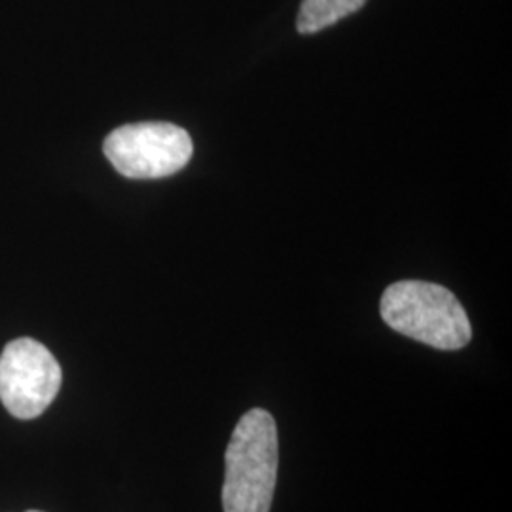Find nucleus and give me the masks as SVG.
Returning a JSON list of instances; mask_svg holds the SVG:
<instances>
[{"label": "nucleus", "instance_id": "f03ea898", "mask_svg": "<svg viewBox=\"0 0 512 512\" xmlns=\"http://www.w3.org/2000/svg\"><path fill=\"white\" fill-rule=\"evenodd\" d=\"M380 313L385 323L416 342L442 351L465 348L473 329L456 294L427 281H397L385 289Z\"/></svg>", "mask_w": 512, "mask_h": 512}, {"label": "nucleus", "instance_id": "7ed1b4c3", "mask_svg": "<svg viewBox=\"0 0 512 512\" xmlns=\"http://www.w3.org/2000/svg\"><path fill=\"white\" fill-rule=\"evenodd\" d=\"M103 150L128 179H164L190 162L194 145L186 129L175 124L141 122L114 129Z\"/></svg>", "mask_w": 512, "mask_h": 512}, {"label": "nucleus", "instance_id": "20e7f679", "mask_svg": "<svg viewBox=\"0 0 512 512\" xmlns=\"http://www.w3.org/2000/svg\"><path fill=\"white\" fill-rule=\"evenodd\" d=\"M63 382L52 351L33 338L10 342L0 355V401L18 420H35L54 403Z\"/></svg>", "mask_w": 512, "mask_h": 512}, {"label": "nucleus", "instance_id": "423d86ee", "mask_svg": "<svg viewBox=\"0 0 512 512\" xmlns=\"http://www.w3.org/2000/svg\"><path fill=\"white\" fill-rule=\"evenodd\" d=\"M27 512H40V511H27Z\"/></svg>", "mask_w": 512, "mask_h": 512}, {"label": "nucleus", "instance_id": "f257e3e1", "mask_svg": "<svg viewBox=\"0 0 512 512\" xmlns=\"http://www.w3.org/2000/svg\"><path fill=\"white\" fill-rule=\"evenodd\" d=\"M224 459V512H270L279 465L274 416L262 408H253L243 414L232 433Z\"/></svg>", "mask_w": 512, "mask_h": 512}, {"label": "nucleus", "instance_id": "39448f33", "mask_svg": "<svg viewBox=\"0 0 512 512\" xmlns=\"http://www.w3.org/2000/svg\"><path fill=\"white\" fill-rule=\"evenodd\" d=\"M366 0H302L296 29L300 35H313L340 19L348 18L365 6Z\"/></svg>", "mask_w": 512, "mask_h": 512}]
</instances>
